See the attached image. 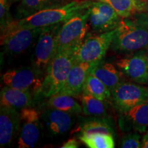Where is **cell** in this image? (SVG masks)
<instances>
[{"mask_svg":"<svg viewBox=\"0 0 148 148\" xmlns=\"http://www.w3.org/2000/svg\"><path fill=\"white\" fill-rule=\"evenodd\" d=\"M108 103L92 97L86 92L81 95V105L82 112L88 116L109 117Z\"/></svg>","mask_w":148,"mask_h":148,"instance_id":"603a6c76","label":"cell"},{"mask_svg":"<svg viewBox=\"0 0 148 148\" xmlns=\"http://www.w3.org/2000/svg\"><path fill=\"white\" fill-rule=\"evenodd\" d=\"M22 125L20 129L17 147L30 148L36 145L40 136V114L31 107L20 110Z\"/></svg>","mask_w":148,"mask_h":148,"instance_id":"8fae6325","label":"cell"},{"mask_svg":"<svg viewBox=\"0 0 148 148\" xmlns=\"http://www.w3.org/2000/svg\"><path fill=\"white\" fill-rule=\"evenodd\" d=\"M110 49L126 54L148 51V11L122 18Z\"/></svg>","mask_w":148,"mask_h":148,"instance_id":"6da1fadb","label":"cell"},{"mask_svg":"<svg viewBox=\"0 0 148 148\" xmlns=\"http://www.w3.org/2000/svg\"><path fill=\"white\" fill-rule=\"evenodd\" d=\"M44 77L32 67H22L8 70L1 75L5 86L39 95Z\"/></svg>","mask_w":148,"mask_h":148,"instance_id":"ba28073f","label":"cell"},{"mask_svg":"<svg viewBox=\"0 0 148 148\" xmlns=\"http://www.w3.org/2000/svg\"><path fill=\"white\" fill-rule=\"evenodd\" d=\"M90 0H73L66 4L54 8L39 11L21 19L14 20L1 32V38L24 28L43 27L63 23L75 14L88 8Z\"/></svg>","mask_w":148,"mask_h":148,"instance_id":"7a4b0ae2","label":"cell"},{"mask_svg":"<svg viewBox=\"0 0 148 148\" xmlns=\"http://www.w3.org/2000/svg\"><path fill=\"white\" fill-rule=\"evenodd\" d=\"M40 118L49 134L55 136L65 134L74 123V114L49 107L40 114Z\"/></svg>","mask_w":148,"mask_h":148,"instance_id":"9a60e30c","label":"cell"},{"mask_svg":"<svg viewBox=\"0 0 148 148\" xmlns=\"http://www.w3.org/2000/svg\"><path fill=\"white\" fill-rule=\"evenodd\" d=\"M79 139L89 148H113L114 136L106 134H97L88 137H79Z\"/></svg>","mask_w":148,"mask_h":148,"instance_id":"d4e9b609","label":"cell"},{"mask_svg":"<svg viewBox=\"0 0 148 148\" xmlns=\"http://www.w3.org/2000/svg\"><path fill=\"white\" fill-rule=\"evenodd\" d=\"M47 106L68 113L79 114L82 112V107L73 96L65 94H56L47 98Z\"/></svg>","mask_w":148,"mask_h":148,"instance_id":"7402d4cb","label":"cell"},{"mask_svg":"<svg viewBox=\"0 0 148 148\" xmlns=\"http://www.w3.org/2000/svg\"><path fill=\"white\" fill-rule=\"evenodd\" d=\"M97 62H80L75 61L63 87L58 93L69 95L74 97L81 96L86 77L90 69Z\"/></svg>","mask_w":148,"mask_h":148,"instance_id":"5bb4252c","label":"cell"},{"mask_svg":"<svg viewBox=\"0 0 148 148\" xmlns=\"http://www.w3.org/2000/svg\"><path fill=\"white\" fill-rule=\"evenodd\" d=\"M116 28L101 34L90 33L82 42L75 53V61L80 62H99L106 56L113 41Z\"/></svg>","mask_w":148,"mask_h":148,"instance_id":"8992f818","label":"cell"},{"mask_svg":"<svg viewBox=\"0 0 148 148\" xmlns=\"http://www.w3.org/2000/svg\"><path fill=\"white\" fill-rule=\"evenodd\" d=\"M141 147L148 148V131L145 133L141 140Z\"/></svg>","mask_w":148,"mask_h":148,"instance_id":"f1b7e54d","label":"cell"},{"mask_svg":"<svg viewBox=\"0 0 148 148\" xmlns=\"http://www.w3.org/2000/svg\"><path fill=\"white\" fill-rule=\"evenodd\" d=\"M43 27L24 28L10 33L1 38V45L7 55L15 56L23 53L32 45Z\"/></svg>","mask_w":148,"mask_h":148,"instance_id":"7c38bea8","label":"cell"},{"mask_svg":"<svg viewBox=\"0 0 148 148\" xmlns=\"http://www.w3.org/2000/svg\"><path fill=\"white\" fill-rule=\"evenodd\" d=\"M141 136L139 132H130L124 135L121 140L120 147L122 148L141 147Z\"/></svg>","mask_w":148,"mask_h":148,"instance_id":"4316f807","label":"cell"},{"mask_svg":"<svg viewBox=\"0 0 148 148\" xmlns=\"http://www.w3.org/2000/svg\"><path fill=\"white\" fill-rule=\"evenodd\" d=\"M110 117L90 116L81 122L77 127L78 138L88 137L97 134H106L114 136V130Z\"/></svg>","mask_w":148,"mask_h":148,"instance_id":"ac0fdd59","label":"cell"},{"mask_svg":"<svg viewBox=\"0 0 148 148\" xmlns=\"http://www.w3.org/2000/svg\"><path fill=\"white\" fill-rule=\"evenodd\" d=\"M79 147V143L76 138H70L60 146L61 148H77Z\"/></svg>","mask_w":148,"mask_h":148,"instance_id":"83f0119b","label":"cell"},{"mask_svg":"<svg viewBox=\"0 0 148 148\" xmlns=\"http://www.w3.org/2000/svg\"><path fill=\"white\" fill-rule=\"evenodd\" d=\"M70 1V0H18L16 8V19L27 17L46 9L62 6Z\"/></svg>","mask_w":148,"mask_h":148,"instance_id":"d6986e66","label":"cell"},{"mask_svg":"<svg viewBox=\"0 0 148 148\" xmlns=\"http://www.w3.org/2000/svg\"><path fill=\"white\" fill-rule=\"evenodd\" d=\"M106 3L112 7L121 18L148 11V0H90Z\"/></svg>","mask_w":148,"mask_h":148,"instance_id":"44dd1931","label":"cell"},{"mask_svg":"<svg viewBox=\"0 0 148 148\" xmlns=\"http://www.w3.org/2000/svg\"><path fill=\"white\" fill-rule=\"evenodd\" d=\"M90 73L100 79L110 91L124 80V74L113 64L101 60L90 69Z\"/></svg>","mask_w":148,"mask_h":148,"instance_id":"e0dca14e","label":"cell"},{"mask_svg":"<svg viewBox=\"0 0 148 148\" xmlns=\"http://www.w3.org/2000/svg\"><path fill=\"white\" fill-rule=\"evenodd\" d=\"M111 103L119 113L148 101V86L123 81L111 91Z\"/></svg>","mask_w":148,"mask_h":148,"instance_id":"52a82bcc","label":"cell"},{"mask_svg":"<svg viewBox=\"0 0 148 148\" xmlns=\"http://www.w3.org/2000/svg\"><path fill=\"white\" fill-rule=\"evenodd\" d=\"M82 92H86L101 101L111 103L112 95L110 90L100 79L90 73V72L86 77Z\"/></svg>","mask_w":148,"mask_h":148,"instance_id":"cb8c5ba5","label":"cell"},{"mask_svg":"<svg viewBox=\"0 0 148 148\" xmlns=\"http://www.w3.org/2000/svg\"><path fill=\"white\" fill-rule=\"evenodd\" d=\"M21 118L20 111L11 107L0 108V145L9 147L20 132Z\"/></svg>","mask_w":148,"mask_h":148,"instance_id":"4fadbf2b","label":"cell"},{"mask_svg":"<svg viewBox=\"0 0 148 148\" xmlns=\"http://www.w3.org/2000/svg\"><path fill=\"white\" fill-rule=\"evenodd\" d=\"M87 9L75 14L62 23L58 33V51L77 48L89 34Z\"/></svg>","mask_w":148,"mask_h":148,"instance_id":"5b68a950","label":"cell"},{"mask_svg":"<svg viewBox=\"0 0 148 148\" xmlns=\"http://www.w3.org/2000/svg\"><path fill=\"white\" fill-rule=\"evenodd\" d=\"M119 125L122 130H134L139 133L145 132L148 127V101L119 113Z\"/></svg>","mask_w":148,"mask_h":148,"instance_id":"2e32d148","label":"cell"},{"mask_svg":"<svg viewBox=\"0 0 148 148\" xmlns=\"http://www.w3.org/2000/svg\"><path fill=\"white\" fill-rule=\"evenodd\" d=\"M77 50V48H71L57 51L48 66L39 95L49 98L62 89L75 62Z\"/></svg>","mask_w":148,"mask_h":148,"instance_id":"3957f363","label":"cell"},{"mask_svg":"<svg viewBox=\"0 0 148 148\" xmlns=\"http://www.w3.org/2000/svg\"><path fill=\"white\" fill-rule=\"evenodd\" d=\"M124 75L139 84H148V51L130 53L115 62Z\"/></svg>","mask_w":148,"mask_h":148,"instance_id":"30bf717a","label":"cell"},{"mask_svg":"<svg viewBox=\"0 0 148 148\" xmlns=\"http://www.w3.org/2000/svg\"><path fill=\"white\" fill-rule=\"evenodd\" d=\"M62 23L44 27L36 40L32 58V67L43 75L58 51V33Z\"/></svg>","mask_w":148,"mask_h":148,"instance_id":"277c9868","label":"cell"},{"mask_svg":"<svg viewBox=\"0 0 148 148\" xmlns=\"http://www.w3.org/2000/svg\"><path fill=\"white\" fill-rule=\"evenodd\" d=\"M10 2L8 0H0V27L1 32L14 21L10 12Z\"/></svg>","mask_w":148,"mask_h":148,"instance_id":"484cf974","label":"cell"},{"mask_svg":"<svg viewBox=\"0 0 148 148\" xmlns=\"http://www.w3.org/2000/svg\"><path fill=\"white\" fill-rule=\"evenodd\" d=\"M9 1H10V3H12V2H18V0H8Z\"/></svg>","mask_w":148,"mask_h":148,"instance_id":"f546056e","label":"cell"},{"mask_svg":"<svg viewBox=\"0 0 148 148\" xmlns=\"http://www.w3.org/2000/svg\"><path fill=\"white\" fill-rule=\"evenodd\" d=\"M87 10L88 23L95 34L113 30L119 26L122 19L116 10L106 3L91 1Z\"/></svg>","mask_w":148,"mask_h":148,"instance_id":"9c48e42d","label":"cell"},{"mask_svg":"<svg viewBox=\"0 0 148 148\" xmlns=\"http://www.w3.org/2000/svg\"><path fill=\"white\" fill-rule=\"evenodd\" d=\"M33 97L34 95L30 92L4 86L0 93V103L1 106L11 107L18 110L32 106L34 102Z\"/></svg>","mask_w":148,"mask_h":148,"instance_id":"ffe728a7","label":"cell"}]
</instances>
